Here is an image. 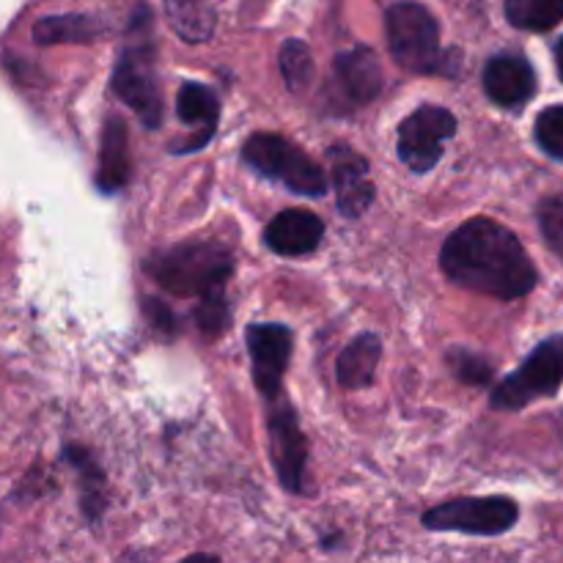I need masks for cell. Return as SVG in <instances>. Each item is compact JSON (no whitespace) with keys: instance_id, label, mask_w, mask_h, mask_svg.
I'll use <instances>...</instances> for the list:
<instances>
[{"instance_id":"1","label":"cell","mask_w":563,"mask_h":563,"mask_svg":"<svg viewBox=\"0 0 563 563\" xmlns=\"http://www.w3.org/2000/svg\"><path fill=\"white\" fill-rule=\"evenodd\" d=\"M440 267L454 284L495 300H520L539 275L531 256L506 225L489 218L467 220L445 240Z\"/></svg>"},{"instance_id":"2","label":"cell","mask_w":563,"mask_h":563,"mask_svg":"<svg viewBox=\"0 0 563 563\" xmlns=\"http://www.w3.org/2000/svg\"><path fill=\"white\" fill-rule=\"evenodd\" d=\"M146 273L170 295L201 300L225 291L234 262L218 242H185L146 258Z\"/></svg>"},{"instance_id":"3","label":"cell","mask_w":563,"mask_h":563,"mask_svg":"<svg viewBox=\"0 0 563 563\" xmlns=\"http://www.w3.org/2000/svg\"><path fill=\"white\" fill-rule=\"evenodd\" d=\"M242 159L251 165L256 174L267 176V179L280 181L286 190L297 192V196H324L328 192V179L324 170L308 157L302 148L286 141L284 135H273V132H258L251 135L242 146Z\"/></svg>"},{"instance_id":"4","label":"cell","mask_w":563,"mask_h":563,"mask_svg":"<svg viewBox=\"0 0 563 563\" xmlns=\"http://www.w3.org/2000/svg\"><path fill=\"white\" fill-rule=\"evenodd\" d=\"M385 31L396 64L418 75L440 69V25L427 5L412 0L390 5L385 14Z\"/></svg>"},{"instance_id":"5","label":"cell","mask_w":563,"mask_h":563,"mask_svg":"<svg viewBox=\"0 0 563 563\" xmlns=\"http://www.w3.org/2000/svg\"><path fill=\"white\" fill-rule=\"evenodd\" d=\"M563 385V335L542 341L511 377L493 390L495 410H522Z\"/></svg>"},{"instance_id":"6","label":"cell","mask_w":563,"mask_h":563,"mask_svg":"<svg viewBox=\"0 0 563 563\" xmlns=\"http://www.w3.org/2000/svg\"><path fill=\"white\" fill-rule=\"evenodd\" d=\"M110 86L121 102L130 104L143 126L157 130L163 124V88H159L152 42L130 44L121 49Z\"/></svg>"},{"instance_id":"7","label":"cell","mask_w":563,"mask_h":563,"mask_svg":"<svg viewBox=\"0 0 563 563\" xmlns=\"http://www.w3.org/2000/svg\"><path fill=\"white\" fill-rule=\"evenodd\" d=\"M520 509L506 495L489 498H460L440 504L423 515L429 531H456L471 537H500L517 526Z\"/></svg>"},{"instance_id":"8","label":"cell","mask_w":563,"mask_h":563,"mask_svg":"<svg viewBox=\"0 0 563 563\" xmlns=\"http://www.w3.org/2000/svg\"><path fill=\"white\" fill-rule=\"evenodd\" d=\"M273 407L267 416L269 429V454H273L275 473L278 482L284 484L289 493L300 495L306 489V465H308V443L302 434L300 418H297L295 407L284 399V394L275 396Z\"/></svg>"},{"instance_id":"9","label":"cell","mask_w":563,"mask_h":563,"mask_svg":"<svg viewBox=\"0 0 563 563\" xmlns=\"http://www.w3.org/2000/svg\"><path fill=\"white\" fill-rule=\"evenodd\" d=\"M456 135V119L445 108L423 104L399 126V157L416 174H427L443 157V143Z\"/></svg>"},{"instance_id":"10","label":"cell","mask_w":563,"mask_h":563,"mask_svg":"<svg viewBox=\"0 0 563 563\" xmlns=\"http://www.w3.org/2000/svg\"><path fill=\"white\" fill-rule=\"evenodd\" d=\"M253 363V383L264 399H275L284 388L286 366L291 357V330L284 324H251L245 333Z\"/></svg>"},{"instance_id":"11","label":"cell","mask_w":563,"mask_h":563,"mask_svg":"<svg viewBox=\"0 0 563 563\" xmlns=\"http://www.w3.org/2000/svg\"><path fill=\"white\" fill-rule=\"evenodd\" d=\"M330 170H333L335 201L341 214L346 218H361L374 203V181L368 176V163L352 146H333L328 152Z\"/></svg>"},{"instance_id":"12","label":"cell","mask_w":563,"mask_h":563,"mask_svg":"<svg viewBox=\"0 0 563 563\" xmlns=\"http://www.w3.org/2000/svg\"><path fill=\"white\" fill-rule=\"evenodd\" d=\"M484 91L500 108H520L537 93V71L517 53L495 55L484 66Z\"/></svg>"},{"instance_id":"13","label":"cell","mask_w":563,"mask_h":563,"mask_svg":"<svg viewBox=\"0 0 563 563\" xmlns=\"http://www.w3.org/2000/svg\"><path fill=\"white\" fill-rule=\"evenodd\" d=\"M324 223L319 214L308 212V209H286V212L275 214L264 229V242L269 251L278 256H306L322 245Z\"/></svg>"},{"instance_id":"14","label":"cell","mask_w":563,"mask_h":563,"mask_svg":"<svg viewBox=\"0 0 563 563\" xmlns=\"http://www.w3.org/2000/svg\"><path fill=\"white\" fill-rule=\"evenodd\" d=\"M335 80L350 102L366 104L383 91V64L368 47H352L335 58Z\"/></svg>"},{"instance_id":"15","label":"cell","mask_w":563,"mask_h":563,"mask_svg":"<svg viewBox=\"0 0 563 563\" xmlns=\"http://www.w3.org/2000/svg\"><path fill=\"white\" fill-rule=\"evenodd\" d=\"M132 159H130V135L126 124L119 115H110L102 130V148H99V170L97 187L108 196L119 192L130 181Z\"/></svg>"},{"instance_id":"16","label":"cell","mask_w":563,"mask_h":563,"mask_svg":"<svg viewBox=\"0 0 563 563\" xmlns=\"http://www.w3.org/2000/svg\"><path fill=\"white\" fill-rule=\"evenodd\" d=\"M379 357H383V344L374 333L357 335L352 344L341 350L339 363H335V377L344 390H363L374 383Z\"/></svg>"},{"instance_id":"17","label":"cell","mask_w":563,"mask_h":563,"mask_svg":"<svg viewBox=\"0 0 563 563\" xmlns=\"http://www.w3.org/2000/svg\"><path fill=\"white\" fill-rule=\"evenodd\" d=\"M176 113H179V119L185 121V124L201 126V132L207 137H212L214 130H218V97H214L212 88L201 86V82H185V86L179 88Z\"/></svg>"},{"instance_id":"18","label":"cell","mask_w":563,"mask_h":563,"mask_svg":"<svg viewBox=\"0 0 563 563\" xmlns=\"http://www.w3.org/2000/svg\"><path fill=\"white\" fill-rule=\"evenodd\" d=\"M102 33V25L91 16L60 14L36 22L33 38L36 44H60V42H93Z\"/></svg>"},{"instance_id":"19","label":"cell","mask_w":563,"mask_h":563,"mask_svg":"<svg viewBox=\"0 0 563 563\" xmlns=\"http://www.w3.org/2000/svg\"><path fill=\"white\" fill-rule=\"evenodd\" d=\"M506 16L522 31H550L563 20V0H504Z\"/></svg>"},{"instance_id":"20","label":"cell","mask_w":563,"mask_h":563,"mask_svg":"<svg viewBox=\"0 0 563 563\" xmlns=\"http://www.w3.org/2000/svg\"><path fill=\"white\" fill-rule=\"evenodd\" d=\"M280 75H284L286 86L291 88V91H300V88H306L308 82H311L313 77V58H311V49L306 47L302 42H297V38H289V42L280 47Z\"/></svg>"},{"instance_id":"21","label":"cell","mask_w":563,"mask_h":563,"mask_svg":"<svg viewBox=\"0 0 563 563\" xmlns=\"http://www.w3.org/2000/svg\"><path fill=\"white\" fill-rule=\"evenodd\" d=\"M539 229L550 251L563 258V196H550L539 203Z\"/></svg>"},{"instance_id":"22","label":"cell","mask_w":563,"mask_h":563,"mask_svg":"<svg viewBox=\"0 0 563 563\" xmlns=\"http://www.w3.org/2000/svg\"><path fill=\"white\" fill-rule=\"evenodd\" d=\"M537 141L550 157L563 163V104L548 108L537 119Z\"/></svg>"},{"instance_id":"23","label":"cell","mask_w":563,"mask_h":563,"mask_svg":"<svg viewBox=\"0 0 563 563\" xmlns=\"http://www.w3.org/2000/svg\"><path fill=\"white\" fill-rule=\"evenodd\" d=\"M196 322L207 335H220L229 328V302H225V291L198 300Z\"/></svg>"},{"instance_id":"24","label":"cell","mask_w":563,"mask_h":563,"mask_svg":"<svg viewBox=\"0 0 563 563\" xmlns=\"http://www.w3.org/2000/svg\"><path fill=\"white\" fill-rule=\"evenodd\" d=\"M451 363H454V374L462 383L487 385L489 379H493V366H489L484 357L471 355V352H454V355H451Z\"/></svg>"},{"instance_id":"25","label":"cell","mask_w":563,"mask_h":563,"mask_svg":"<svg viewBox=\"0 0 563 563\" xmlns=\"http://www.w3.org/2000/svg\"><path fill=\"white\" fill-rule=\"evenodd\" d=\"M146 311L152 313V322L157 324V328H163L165 333H170L174 330V313L168 311V308H163L159 302H146Z\"/></svg>"},{"instance_id":"26","label":"cell","mask_w":563,"mask_h":563,"mask_svg":"<svg viewBox=\"0 0 563 563\" xmlns=\"http://www.w3.org/2000/svg\"><path fill=\"white\" fill-rule=\"evenodd\" d=\"M555 64H559V75H561V80H563V38L559 44H555Z\"/></svg>"},{"instance_id":"27","label":"cell","mask_w":563,"mask_h":563,"mask_svg":"<svg viewBox=\"0 0 563 563\" xmlns=\"http://www.w3.org/2000/svg\"><path fill=\"white\" fill-rule=\"evenodd\" d=\"M561 434H563V418H561Z\"/></svg>"}]
</instances>
